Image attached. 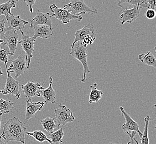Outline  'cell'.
Wrapping results in <instances>:
<instances>
[{
	"instance_id": "cell-1",
	"label": "cell",
	"mask_w": 156,
	"mask_h": 144,
	"mask_svg": "<svg viewBox=\"0 0 156 144\" xmlns=\"http://www.w3.org/2000/svg\"><path fill=\"white\" fill-rule=\"evenodd\" d=\"M18 117H12L3 125V132L0 136L7 141H15L26 144V128Z\"/></svg>"
},
{
	"instance_id": "cell-2",
	"label": "cell",
	"mask_w": 156,
	"mask_h": 144,
	"mask_svg": "<svg viewBox=\"0 0 156 144\" xmlns=\"http://www.w3.org/2000/svg\"><path fill=\"white\" fill-rule=\"evenodd\" d=\"M70 54L79 60L83 66L84 73L81 81L84 83L87 79V74L90 73L87 64V48L84 47L82 42H76L74 45H72V50Z\"/></svg>"
},
{
	"instance_id": "cell-3",
	"label": "cell",
	"mask_w": 156,
	"mask_h": 144,
	"mask_svg": "<svg viewBox=\"0 0 156 144\" xmlns=\"http://www.w3.org/2000/svg\"><path fill=\"white\" fill-rule=\"evenodd\" d=\"M63 9L75 16L83 15L85 13L93 15L98 12L95 8L87 6L84 0H70V2L64 6Z\"/></svg>"
},
{
	"instance_id": "cell-4",
	"label": "cell",
	"mask_w": 156,
	"mask_h": 144,
	"mask_svg": "<svg viewBox=\"0 0 156 144\" xmlns=\"http://www.w3.org/2000/svg\"><path fill=\"white\" fill-rule=\"evenodd\" d=\"M120 110L125 119V123L122 125V129L126 134L129 136L131 140V142L132 143L133 142V139L136 134H138L140 137L141 138L142 136V133L140 130L138 124L132 119L129 114L127 113V112L124 110L123 107L120 106Z\"/></svg>"
},
{
	"instance_id": "cell-5",
	"label": "cell",
	"mask_w": 156,
	"mask_h": 144,
	"mask_svg": "<svg viewBox=\"0 0 156 144\" xmlns=\"http://www.w3.org/2000/svg\"><path fill=\"white\" fill-rule=\"evenodd\" d=\"M49 9L53 13V17L61 21L64 24L69 23L70 21L72 20H77L78 22H80L83 20L81 16L73 15L68 10L64 9L63 8H59L55 4H52L50 5Z\"/></svg>"
},
{
	"instance_id": "cell-6",
	"label": "cell",
	"mask_w": 156,
	"mask_h": 144,
	"mask_svg": "<svg viewBox=\"0 0 156 144\" xmlns=\"http://www.w3.org/2000/svg\"><path fill=\"white\" fill-rule=\"evenodd\" d=\"M54 113L55 120L58 123L57 127L60 125L64 126L66 124L73 122L75 119L72 111L62 104H60L59 108L54 110Z\"/></svg>"
},
{
	"instance_id": "cell-7",
	"label": "cell",
	"mask_w": 156,
	"mask_h": 144,
	"mask_svg": "<svg viewBox=\"0 0 156 144\" xmlns=\"http://www.w3.org/2000/svg\"><path fill=\"white\" fill-rule=\"evenodd\" d=\"M22 38L19 43L21 44V48L25 53V56L27 61V69H30V61L33 57V53L34 51L35 41L28 35H26L21 30Z\"/></svg>"
},
{
	"instance_id": "cell-8",
	"label": "cell",
	"mask_w": 156,
	"mask_h": 144,
	"mask_svg": "<svg viewBox=\"0 0 156 144\" xmlns=\"http://www.w3.org/2000/svg\"><path fill=\"white\" fill-rule=\"evenodd\" d=\"M11 64L6 71L9 73H15V78H17L24 74L27 69V61L25 54L19 56L16 59L10 60Z\"/></svg>"
},
{
	"instance_id": "cell-9",
	"label": "cell",
	"mask_w": 156,
	"mask_h": 144,
	"mask_svg": "<svg viewBox=\"0 0 156 144\" xmlns=\"http://www.w3.org/2000/svg\"><path fill=\"white\" fill-rule=\"evenodd\" d=\"M142 8L139 5L137 6H133L131 9H125L120 13L119 20L121 24L125 23L132 24L133 21L138 18L140 15V11Z\"/></svg>"
},
{
	"instance_id": "cell-10",
	"label": "cell",
	"mask_w": 156,
	"mask_h": 144,
	"mask_svg": "<svg viewBox=\"0 0 156 144\" xmlns=\"http://www.w3.org/2000/svg\"><path fill=\"white\" fill-rule=\"evenodd\" d=\"M7 79H6L5 87L2 93L3 95H12L15 96L17 99H20L21 96V93L19 90V83L15 79L12 77L10 73L7 71Z\"/></svg>"
},
{
	"instance_id": "cell-11",
	"label": "cell",
	"mask_w": 156,
	"mask_h": 144,
	"mask_svg": "<svg viewBox=\"0 0 156 144\" xmlns=\"http://www.w3.org/2000/svg\"><path fill=\"white\" fill-rule=\"evenodd\" d=\"M19 35L17 31L13 30L8 31L4 34L2 39L4 40V45H7L9 48L11 56H13L17 48Z\"/></svg>"
},
{
	"instance_id": "cell-12",
	"label": "cell",
	"mask_w": 156,
	"mask_h": 144,
	"mask_svg": "<svg viewBox=\"0 0 156 144\" xmlns=\"http://www.w3.org/2000/svg\"><path fill=\"white\" fill-rule=\"evenodd\" d=\"M52 14L49 13H43L39 9H37L36 14L34 18L30 20V27L37 26V25H47L49 27H52L51 17Z\"/></svg>"
},
{
	"instance_id": "cell-13",
	"label": "cell",
	"mask_w": 156,
	"mask_h": 144,
	"mask_svg": "<svg viewBox=\"0 0 156 144\" xmlns=\"http://www.w3.org/2000/svg\"><path fill=\"white\" fill-rule=\"evenodd\" d=\"M21 89L27 100H31L32 98L37 96L39 90L44 89V87L39 83L28 81L25 85H21Z\"/></svg>"
},
{
	"instance_id": "cell-14",
	"label": "cell",
	"mask_w": 156,
	"mask_h": 144,
	"mask_svg": "<svg viewBox=\"0 0 156 144\" xmlns=\"http://www.w3.org/2000/svg\"><path fill=\"white\" fill-rule=\"evenodd\" d=\"M53 78L51 76L49 77V87L46 89H43L39 90L37 96H42L44 99V102L45 104H48L49 103H51L54 104L56 103V93L53 89Z\"/></svg>"
},
{
	"instance_id": "cell-15",
	"label": "cell",
	"mask_w": 156,
	"mask_h": 144,
	"mask_svg": "<svg viewBox=\"0 0 156 144\" xmlns=\"http://www.w3.org/2000/svg\"><path fill=\"white\" fill-rule=\"evenodd\" d=\"M7 24L9 30L21 31L24 28L28 22L21 19L20 15H9L6 18Z\"/></svg>"
},
{
	"instance_id": "cell-16",
	"label": "cell",
	"mask_w": 156,
	"mask_h": 144,
	"mask_svg": "<svg viewBox=\"0 0 156 144\" xmlns=\"http://www.w3.org/2000/svg\"><path fill=\"white\" fill-rule=\"evenodd\" d=\"M34 30V34L32 37L36 41L37 38L48 39L51 38L53 35L52 27L47 25H37L33 27Z\"/></svg>"
},
{
	"instance_id": "cell-17",
	"label": "cell",
	"mask_w": 156,
	"mask_h": 144,
	"mask_svg": "<svg viewBox=\"0 0 156 144\" xmlns=\"http://www.w3.org/2000/svg\"><path fill=\"white\" fill-rule=\"evenodd\" d=\"M45 104L44 101L33 103L31 100H26V115L25 119L30 120L32 117L35 116L37 111H41Z\"/></svg>"
},
{
	"instance_id": "cell-18",
	"label": "cell",
	"mask_w": 156,
	"mask_h": 144,
	"mask_svg": "<svg viewBox=\"0 0 156 144\" xmlns=\"http://www.w3.org/2000/svg\"><path fill=\"white\" fill-rule=\"evenodd\" d=\"M88 35H95V28L91 23H87L83 28L76 31L74 34V41L72 45H74L76 42H83L84 38Z\"/></svg>"
},
{
	"instance_id": "cell-19",
	"label": "cell",
	"mask_w": 156,
	"mask_h": 144,
	"mask_svg": "<svg viewBox=\"0 0 156 144\" xmlns=\"http://www.w3.org/2000/svg\"><path fill=\"white\" fill-rule=\"evenodd\" d=\"M97 83H95L90 87V92L89 94V103L91 104L93 103H98L101 99L104 93L101 90H99L97 89Z\"/></svg>"
},
{
	"instance_id": "cell-20",
	"label": "cell",
	"mask_w": 156,
	"mask_h": 144,
	"mask_svg": "<svg viewBox=\"0 0 156 144\" xmlns=\"http://www.w3.org/2000/svg\"><path fill=\"white\" fill-rule=\"evenodd\" d=\"M138 58L142 63L144 64L156 68V58L150 51L147 52V53L144 54H140L138 56Z\"/></svg>"
},
{
	"instance_id": "cell-21",
	"label": "cell",
	"mask_w": 156,
	"mask_h": 144,
	"mask_svg": "<svg viewBox=\"0 0 156 144\" xmlns=\"http://www.w3.org/2000/svg\"><path fill=\"white\" fill-rule=\"evenodd\" d=\"M16 7L15 1L9 0L7 2L0 5V16L4 15L7 18L9 15H12L11 9Z\"/></svg>"
},
{
	"instance_id": "cell-22",
	"label": "cell",
	"mask_w": 156,
	"mask_h": 144,
	"mask_svg": "<svg viewBox=\"0 0 156 144\" xmlns=\"http://www.w3.org/2000/svg\"><path fill=\"white\" fill-rule=\"evenodd\" d=\"M40 122L43 129L49 134L54 132V129L57 128V125L55 123L54 118L46 117L43 120H40Z\"/></svg>"
},
{
	"instance_id": "cell-23",
	"label": "cell",
	"mask_w": 156,
	"mask_h": 144,
	"mask_svg": "<svg viewBox=\"0 0 156 144\" xmlns=\"http://www.w3.org/2000/svg\"><path fill=\"white\" fill-rule=\"evenodd\" d=\"M26 134L28 136L35 139V140H36L37 141H39V142H41V144L45 141H48L50 144H51V140L48 139L47 135L41 130H35L32 132H26Z\"/></svg>"
},
{
	"instance_id": "cell-24",
	"label": "cell",
	"mask_w": 156,
	"mask_h": 144,
	"mask_svg": "<svg viewBox=\"0 0 156 144\" xmlns=\"http://www.w3.org/2000/svg\"><path fill=\"white\" fill-rule=\"evenodd\" d=\"M49 139L51 141V144H62L63 143V136L64 133L63 132V128L58 129L57 131L49 134Z\"/></svg>"
},
{
	"instance_id": "cell-25",
	"label": "cell",
	"mask_w": 156,
	"mask_h": 144,
	"mask_svg": "<svg viewBox=\"0 0 156 144\" xmlns=\"http://www.w3.org/2000/svg\"><path fill=\"white\" fill-rule=\"evenodd\" d=\"M15 102H12L8 100L0 99V113L7 114L14 109L15 106Z\"/></svg>"
},
{
	"instance_id": "cell-26",
	"label": "cell",
	"mask_w": 156,
	"mask_h": 144,
	"mask_svg": "<svg viewBox=\"0 0 156 144\" xmlns=\"http://www.w3.org/2000/svg\"><path fill=\"white\" fill-rule=\"evenodd\" d=\"M151 120L149 115H147L144 117V133L141 138V144H149V138H148V125Z\"/></svg>"
},
{
	"instance_id": "cell-27",
	"label": "cell",
	"mask_w": 156,
	"mask_h": 144,
	"mask_svg": "<svg viewBox=\"0 0 156 144\" xmlns=\"http://www.w3.org/2000/svg\"><path fill=\"white\" fill-rule=\"evenodd\" d=\"M141 2L139 0H120L117 6L121 8L128 9L129 7L137 6Z\"/></svg>"
},
{
	"instance_id": "cell-28",
	"label": "cell",
	"mask_w": 156,
	"mask_h": 144,
	"mask_svg": "<svg viewBox=\"0 0 156 144\" xmlns=\"http://www.w3.org/2000/svg\"><path fill=\"white\" fill-rule=\"evenodd\" d=\"M11 56V54L9 52L7 51L6 49L0 48V61L5 63L6 67V70L8 69L7 67V63L9 60L8 58L9 56Z\"/></svg>"
},
{
	"instance_id": "cell-29",
	"label": "cell",
	"mask_w": 156,
	"mask_h": 144,
	"mask_svg": "<svg viewBox=\"0 0 156 144\" xmlns=\"http://www.w3.org/2000/svg\"><path fill=\"white\" fill-rule=\"evenodd\" d=\"M139 6L141 8L146 7L148 9L155 10L156 8V0H143Z\"/></svg>"
},
{
	"instance_id": "cell-30",
	"label": "cell",
	"mask_w": 156,
	"mask_h": 144,
	"mask_svg": "<svg viewBox=\"0 0 156 144\" xmlns=\"http://www.w3.org/2000/svg\"><path fill=\"white\" fill-rule=\"evenodd\" d=\"M95 39H96V35H94H94H88L84 38L83 42H81L84 47H87V45H92Z\"/></svg>"
},
{
	"instance_id": "cell-31",
	"label": "cell",
	"mask_w": 156,
	"mask_h": 144,
	"mask_svg": "<svg viewBox=\"0 0 156 144\" xmlns=\"http://www.w3.org/2000/svg\"><path fill=\"white\" fill-rule=\"evenodd\" d=\"M9 31L8 28H6L5 26V20L2 19L0 20V39H2L4 34L6 32Z\"/></svg>"
},
{
	"instance_id": "cell-32",
	"label": "cell",
	"mask_w": 156,
	"mask_h": 144,
	"mask_svg": "<svg viewBox=\"0 0 156 144\" xmlns=\"http://www.w3.org/2000/svg\"><path fill=\"white\" fill-rule=\"evenodd\" d=\"M146 17L149 20H152L156 17V11L153 9H148L146 12Z\"/></svg>"
},
{
	"instance_id": "cell-33",
	"label": "cell",
	"mask_w": 156,
	"mask_h": 144,
	"mask_svg": "<svg viewBox=\"0 0 156 144\" xmlns=\"http://www.w3.org/2000/svg\"><path fill=\"white\" fill-rule=\"evenodd\" d=\"M24 2L27 4V6L30 8V13L33 12V6L34 5L36 0H24Z\"/></svg>"
},
{
	"instance_id": "cell-34",
	"label": "cell",
	"mask_w": 156,
	"mask_h": 144,
	"mask_svg": "<svg viewBox=\"0 0 156 144\" xmlns=\"http://www.w3.org/2000/svg\"><path fill=\"white\" fill-rule=\"evenodd\" d=\"M0 144H9L8 143H7L6 142H5V141H3L2 139H1V136H0Z\"/></svg>"
},
{
	"instance_id": "cell-35",
	"label": "cell",
	"mask_w": 156,
	"mask_h": 144,
	"mask_svg": "<svg viewBox=\"0 0 156 144\" xmlns=\"http://www.w3.org/2000/svg\"><path fill=\"white\" fill-rule=\"evenodd\" d=\"M4 45V40L0 39V45Z\"/></svg>"
},
{
	"instance_id": "cell-36",
	"label": "cell",
	"mask_w": 156,
	"mask_h": 144,
	"mask_svg": "<svg viewBox=\"0 0 156 144\" xmlns=\"http://www.w3.org/2000/svg\"><path fill=\"white\" fill-rule=\"evenodd\" d=\"M2 114H3V113H0V128H1V117H2Z\"/></svg>"
},
{
	"instance_id": "cell-37",
	"label": "cell",
	"mask_w": 156,
	"mask_h": 144,
	"mask_svg": "<svg viewBox=\"0 0 156 144\" xmlns=\"http://www.w3.org/2000/svg\"><path fill=\"white\" fill-rule=\"evenodd\" d=\"M3 74V73L2 72V70H1V67H0V75H2Z\"/></svg>"
},
{
	"instance_id": "cell-38",
	"label": "cell",
	"mask_w": 156,
	"mask_h": 144,
	"mask_svg": "<svg viewBox=\"0 0 156 144\" xmlns=\"http://www.w3.org/2000/svg\"><path fill=\"white\" fill-rule=\"evenodd\" d=\"M131 142H128V143H127V144H131ZM113 144V143H111V142H110V143H109V144Z\"/></svg>"
},
{
	"instance_id": "cell-39",
	"label": "cell",
	"mask_w": 156,
	"mask_h": 144,
	"mask_svg": "<svg viewBox=\"0 0 156 144\" xmlns=\"http://www.w3.org/2000/svg\"><path fill=\"white\" fill-rule=\"evenodd\" d=\"M139 1H140V2H142V1H143V0H139Z\"/></svg>"
},
{
	"instance_id": "cell-40",
	"label": "cell",
	"mask_w": 156,
	"mask_h": 144,
	"mask_svg": "<svg viewBox=\"0 0 156 144\" xmlns=\"http://www.w3.org/2000/svg\"><path fill=\"white\" fill-rule=\"evenodd\" d=\"M0 93H2V90H0Z\"/></svg>"
},
{
	"instance_id": "cell-41",
	"label": "cell",
	"mask_w": 156,
	"mask_h": 144,
	"mask_svg": "<svg viewBox=\"0 0 156 144\" xmlns=\"http://www.w3.org/2000/svg\"><path fill=\"white\" fill-rule=\"evenodd\" d=\"M15 1H18L19 0H15Z\"/></svg>"
},
{
	"instance_id": "cell-42",
	"label": "cell",
	"mask_w": 156,
	"mask_h": 144,
	"mask_svg": "<svg viewBox=\"0 0 156 144\" xmlns=\"http://www.w3.org/2000/svg\"><path fill=\"white\" fill-rule=\"evenodd\" d=\"M132 144H133V142H132Z\"/></svg>"
}]
</instances>
